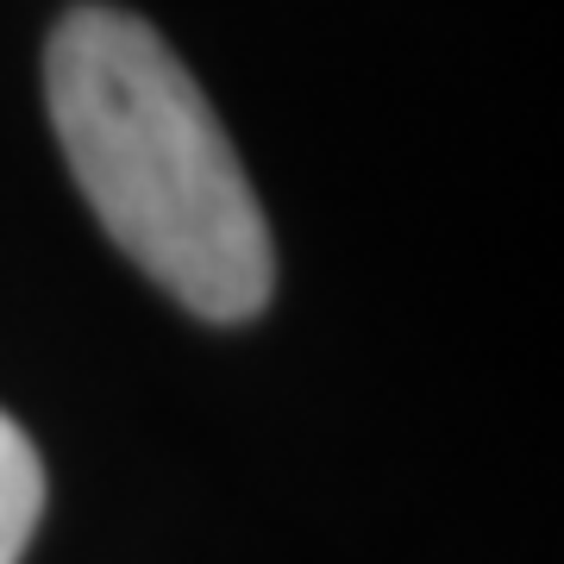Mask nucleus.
I'll use <instances>...</instances> for the list:
<instances>
[{
	"label": "nucleus",
	"instance_id": "nucleus-1",
	"mask_svg": "<svg viewBox=\"0 0 564 564\" xmlns=\"http://www.w3.org/2000/svg\"><path fill=\"white\" fill-rule=\"evenodd\" d=\"M44 95L69 176L126 258L202 321H251L276 282L239 151L188 63L120 7L63 13Z\"/></svg>",
	"mask_w": 564,
	"mask_h": 564
},
{
	"label": "nucleus",
	"instance_id": "nucleus-2",
	"mask_svg": "<svg viewBox=\"0 0 564 564\" xmlns=\"http://www.w3.org/2000/svg\"><path fill=\"white\" fill-rule=\"evenodd\" d=\"M44 508V464L20 426L0 414V564H20Z\"/></svg>",
	"mask_w": 564,
	"mask_h": 564
}]
</instances>
